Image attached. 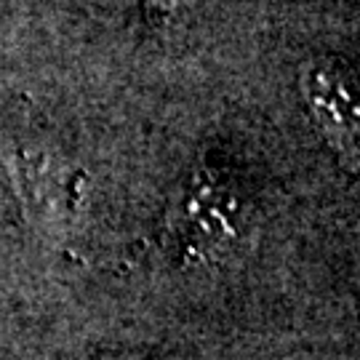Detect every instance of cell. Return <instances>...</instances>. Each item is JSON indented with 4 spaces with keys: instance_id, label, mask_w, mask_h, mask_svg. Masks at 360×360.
<instances>
[{
    "instance_id": "3957f363",
    "label": "cell",
    "mask_w": 360,
    "mask_h": 360,
    "mask_svg": "<svg viewBox=\"0 0 360 360\" xmlns=\"http://www.w3.org/2000/svg\"><path fill=\"white\" fill-rule=\"evenodd\" d=\"M25 217L38 230H65L86 200V176L49 150H16L8 160Z\"/></svg>"
},
{
    "instance_id": "6da1fadb",
    "label": "cell",
    "mask_w": 360,
    "mask_h": 360,
    "mask_svg": "<svg viewBox=\"0 0 360 360\" xmlns=\"http://www.w3.org/2000/svg\"><path fill=\"white\" fill-rule=\"evenodd\" d=\"M248 203L235 181L214 166H200L181 184L168 211L171 245L187 262H219L243 238Z\"/></svg>"
},
{
    "instance_id": "5b68a950",
    "label": "cell",
    "mask_w": 360,
    "mask_h": 360,
    "mask_svg": "<svg viewBox=\"0 0 360 360\" xmlns=\"http://www.w3.org/2000/svg\"><path fill=\"white\" fill-rule=\"evenodd\" d=\"M126 360H139V358H126Z\"/></svg>"
},
{
    "instance_id": "8992f818",
    "label": "cell",
    "mask_w": 360,
    "mask_h": 360,
    "mask_svg": "<svg viewBox=\"0 0 360 360\" xmlns=\"http://www.w3.org/2000/svg\"><path fill=\"white\" fill-rule=\"evenodd\" d=\"M355 3H358V8H360V0H355Z\"/></svg>"
},
{
    "instance_id": "7a4b0ae2",
    "label": "cell",
    "mask_w": 360,
    "mask_h": 360,
    "mask_svg": "<svg viewBox=\"0 0 360 360\" xmlns=\"http://www.w3.org/2000/svg\"><path fill=\"white\" fill-rule=\"evenodd\" d=\"M299 96L336 163L360 179V91L334 59H307L299 67Z\"/></svg>"
},
{
    "instance_id": "277c9868",
    "label": "cell",
    "mask_w": 360,
    "mask_h": 360,
    "mask_svg": "<svg viewBox=\"0 0 360 360\" xmlns=\"http://www.w3.org/2000/svg\"><path fill=\"white\" fill-rule=\"evenodd\" d=\"M142 6L155 27H168L193 8L195 0H142Z\"/></svg>"
}]
</instances>
